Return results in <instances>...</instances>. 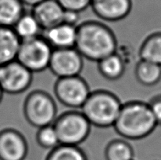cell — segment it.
Segmentation results:
<instances>
[{"instance_id":"cell-1","label":"cell","mask_w":161,"mask_h":160,"mask_svg":"<svg viewBox=\"0 0 161 160\" xmlns=\"http://www.w3.org/2000/svg\"><path fill=\"white\" fill-rule=\"evenodd\" d=\"M75 48L83 59L98 62L116 53L117 40L113 30L107 25L89 20L77 26Z\"/></svg>"},{"instance_id":"cell-2","label":"cell","mask_w":161,"mask_h":160,"mask_svg":"<svg viewBox=\"0 0 161 160\" xmlns=\"http://www.w3.org/2000/svg\"><path fill=\"white\" fill-rule=\"evenodd\" d=\"M157 125L149 104L132 100L123 104L113 127L125 139L141 140L149 136Z\"/></svg>"},{"instance_id":"cell-3","label":"cell","mask_w":161,"mask_h":160,"mask_svg":"<svg viewBox=\"0 0 161 160\" xmlns=\"http://www.w3.org/2000/svg\"><path fill=\"white\" fill-rule=\"evenodd\" d=\"M123 104L116 95L108 90L91 92L81 108V112L91 125L99 128L113 126Z\"/></svg>"},{"instance_id":"cell-4","label":"cell","mask_w":161,"mask_h":160,"mask_svg":"<svg viewBox=\"0 0 161 160\" xmlns=\"http://www.w3.org/2000/svg\"><path fill=\"white\" fill-rule=\"evenodd\" d=\"M23 112L27 122L38 129L52 125L58 117L54 100L42 90H34L27 96L24 102Z\"/></svg>"},{"instance_id":"cell-5","label":"cell","mask_w":161,"mask_h":160,"mask_svg":"<svg viewBox=\"0 0 161 160\" xmlns=\"http://www.w3.org/2000/svg\"><path fill=\"white\" fill-rule=\"evenodd\" d=\"M60 144L79 146L84 142L91 132V125L81 111H66L53 122Z\"/></svg>"},{"instance_id":"cell-6","label":"cell","mask_w":161,"mask_h":160,"mask_svg":"<svg viewBox=\"0 0 161 160\" xmlns=\"http://www.w3.org/2000/svg\"><path fill=\"white\" fill-rule=\"evenodd\" d=\"M53 50L42 36L21 41L17 61L32 73L49 67Z\"/></svg>"},{"instance_id":"cell-7","label":"cell","mask_w":161,"mask_h":160,"mask_svg":"<svg viewBox=\"0 0 161 160\" xmlns=\"http://www.w3.org/2000/svg\"><path fill=\"white\" fill-rule=\"evenodd\" d=\"M91 93L87 83L80 75L60 78L54 85L57 99L68 108L81 109Z\"/></svg>"},{"instance_id":"cell-8","label":"cell","mask_w":161,"mask_h":160,"mask_svg":"<svg viewBox=\"0 0 161 160\" xmlns=\"http://www.w3.org/2000/svg\"><path fill=\"white\" fill-rule=\"evenodd\" d=\"M33 73L16 61L0 65V86L3 93L20 94L31 84Z\"/></svg>"},{"instance_id":"cell-9","label":"cell","mask_w":161,"mask_h":160,"mask_svg":"<svg viewBox=\"0 0 161 160\" xmlns=\"http://www.w3.org/2000/svg\"><path fill=\"white\" fill-rule=\"evenodd\" d=\"M48 68L58 78L78 76L83 68V57L75 48L53 50Z\"/></svg>"},{"instance_id":"cell-10","label":"cell","mask_w":161,"mask_h":160,"mask_svg":"<svg viewBox=\"0 0 161 160\" xmlns=\"http://www.w3.org/2000/svg\"><path fill=\"white\" fill-rule=\"evenodd\" d=\"M26 139L14 129L0 131V160H25L28 155Z\"/></svg>"},{"instance_id":"cell-11","label":"cell","mask_w":161,"mask_h":160,"mask_svg":"<svg viewBox=\"0 0 161 160\" xmlns=\"http://www.w3.org/2000/svg\"><path fill=\"white\" fill-rule=\"evenodd\" d=\"M94 13L102 20L109 22L126 18L132 8L131 0H91Z\"/></svg>"},{"instance_id":"cell-12","label":"cell","mask_w":161,"mask_h":160,"mask_svg":"<svg viewBox=\"0 0 161 160\" xmlns=\"http://www.w3.org/2000/svg\"><path fill=\"white\" fill-rule=\"evenodd\" d=\"M77 26L61 23L42 31V36L53 50L75 48Z\"/></svg>"},{"instance_id":"cell-13","label":"cell","mask_w":161,"mask_h":160,"mask_svg":"<svg viewBox=\"0 0 161 160\" xmlns=\"http://www.w3.org/2000/svg\"><path fill=\"white\" fill-rule=\"evenodd\" d=\"M31 13L44 31L63 23L64 9L57 0H45L34 6Z\"/></svg>"},{"instance_id":"cell-14","label":"cell","mask_w":161,"mask_h":160,"mask_svg":"<svg viewBox=\"0 0 161 160\" xmlns=\"http://www.w3.org/2000/svg\"><path fill=\"white\" fill-rule=\"evenodd\" d=\"M20 43L14 28L0 26V65L17 60Z\"/></svg>"},{"instance_id":"cell-15","label":"cell","mask_w":161,"mask_h":160,"mask_svg":"<svg viewBox=\"0 0 161 160\" xmlns=\"http://www.w3.org/2000/svg\"><path fill=\"white\" fill-rule=\"evenodd\" d=\"M97 67L101 75L111 81L120 78L126 69L124 60L116 52L98 61Z\"/></svg>"},{"instance_id":"cell-16","label":"cell","mask_w":161,"mask_h":160,"mask_svg":"<svg viewBox=\"0 0 161 160\" xmlns=\"http://www.w3.org/2000/svg\"><path fill=\"white\" fill-rule=\"evenodd\" d=\"M25 13L20 0H0V26L13 28Z\"/></svg>"},{"instance_id":"cell-17","label":"cell","mask_w":161,"mask_h":160,"mask_svg":"<svg viewBox=\"0 0 161 160\" xmlns=\"http://www.w3.org/2000/svg\"><path fill=\"white\" fill-rule=\"evenodd\" d=\"M140 60L161 66V32L149 35L139 49Z\"/></svg>"},{"instance_id":"cell-18","label":"cell","mask_w":161,"mask_h":160,"mask_svg":"<svg viewBox=\"0 0 161 160\" xmlns=\"http://www.w3.org/2000/svg\"><path fill=\"white\" fill-rule=\"evenodd\" d=\"M137 81L146 86H153L161 80V66L140 60L135 70Z\"/></svg>"},{"instance_id":"cell-19","label":"cell","mask_w":161,"mask_h":160,"mask_svg":"<svg viewBox=\"0 0 161 160\" xmlns=\"http://www.w3.org/2000/svg\"><path fill=\"white\" fill-rule=\"evenodd\" d=\"M13 28L21 41L38 37L42 31L39 22L31 13H25Z\"/></svg>"},{"instance_id":"cell-20","label":"cell","mask_w":161,"mask_h":160,"mask_svg":"<svg viewBox=\"0 0 161 160\" xmlns=\"http://www.w3.org/2000/svg\"><path fill=\"white\" fill-rule=\"evenodd\" d=\"M105 155L106 160H134L133 147L122 139L113 140L108 143Z\"/></svg>"},{"instance_id":"cell-21","label":"cell","mask_w":161,"mask_h":160,"mask_svg":"<svg viewBox=\"0 0 161 160\" xmlns=\"http://www.w3.org/2000/svg\"><path fill=\"white\" fill-rule=\"evenodd\" d=\"M46 160H87V158L79 146L59 144L50 150Z\"/></svg>"},{"instance_id":"cell-22","label":"cell","mask_w":161,"mask_h":160,"mask_svg":"<svg viewBox=\"0 0 161 160\" xmlns=\"http://www.w3.org/2000/svg\"><path fill=\"white\" fill-rule=\"evenodd\" d=\"M36 141L39 146L50 150L60 144L58 135L53 124L39 128L36 133Z\"/></svg>"},{"instance_id":"cell-23","label":"cell","mask_w":161,"mask_h":160,"mask_svg":"<svg viewBox=\"0 0 161 160\" xmlns=\"http://www.w3.org/2000/svg\"><path fill=\"white\" fill-rule=\"evenodd\" d=\"M63 9L66 11H71L80 13L91 6V0H57Z\"/></svg>"},{"instance_id":"cell-24","label":"cell","mask_w":161,"mask_h":160,"mask_svg":"<svg viewBox=\"0 0 161 160\" xmlns=\"http://www.w3.org/2000/svg\"><path fill=\"white\" fill-rule=\"evenodd\" d=\"M148 104L157 125H161V94L153 97Z\"/></svg>"},{"instance_id":"cell-25","label":"cell","mask_w":161,"mask_h":160,"mask_svg":"<svg viewBox=\"0 0 161 160\" xmlns=\"http://www.w3.org/2000/svg\"><path fill=\"white\" fill-rule=\"evenodd\" d=\"M79 20V13L75 12H71V11L64 10V16L63 23L75 25L77 26L76 24Z\"/></svg>"},{"instance_id":"cell-26","label":"cell","mask_w":161,"mask_h":160,"mask_svg":"<svg viewBox=\"0 0 161 160\" xmlns=\"http://www.w3.org/2000/svg\"><path fill=\"white\" fill-rule=\"evenodd\" d=\"M22 2L25 6H31V7H34V6H37L38 4L41 3L42 2L45 1V0H20Z\"/></svg>"},{"instance_id":"cell-27","label":"cell","mask_w":161,"mask_h":160,"mask_svg":"<svg viewBox=\"0 0 161 160\" xmlns=\"http://www.w3.org/2000/svg\"><path fill=\"white\" fill-rule=\"evenodd\" d=\"M3 93H3V89H2V88H1V86H0V103H1V101H2V100H3Z\"/></svg>"}]
</instances>
